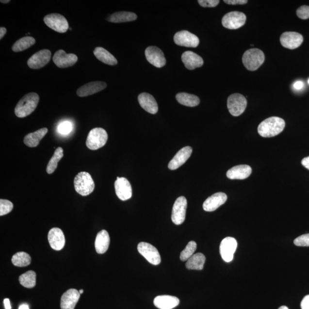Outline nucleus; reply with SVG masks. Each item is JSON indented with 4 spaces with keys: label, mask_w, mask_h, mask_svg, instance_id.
I'll return each mask as SVG.
<instances>
[{
    "label": "nucleus",
    "mask_w": 309,
    "mask_h": 309,
    "mask_svg": "<svg viewBox=\"0 0 309 309\" xmlns=\"http://www.w3.org/2000/svg\"><path fill=\"white\" fill-rule=\"evenodd\" d=\"M63 149L62 147L56 148L53 157L51 158L48 164L47 167L48 174H52L55 172L59 161L63 158Z\"/></svg>",
    "instance_id": "35"
},
{
    "label": "nucleus",
    "mask_w": 309,
    "mask_h": 309,
    "mask_svg": "<svg viewBox=\"0 0 309 309\" xmlns=\"http://www.w3.org/2000/svg\"><path fill=\"white\" fill-rule=\"evenodd\" d=\"M206 261L205 255L202 253L194 254L192 257L187 260L186 267L189 270H202Z\"/></svg>",
    "instance_id": "31"
},
{
    "label": "nucleus",
    "mask_w": 309,
    "mask_h": 309,
    "mask_svg": "<svg viewBox=\"0 0 309 309\" xmlns=\"http://www.w3.org/2000/svg\"><path fill=\"white\" fill-rule=\"evenodd\" d=\"M297 15L302 20H307L309 18V6L307 5L301 6L297 9Z\"/></svg>",
    "instance_id": "41"
},
{
    "label": "nucleus",
    "mask_w": 309,
    "mask_h": 309,
    "mask_svg": "<svg viewBox=\"0 0 309 309\" xmlns=\"http://www.w3.org/2000/svg\"><path fill=\"white\" fill-rule=\"evenodd\" d=\"M72 129V124L69 121H65V122L60 123L57 127L58 132L63 135H68L69 133L71 132Z\"/></svg>",
    "instance_id": "39"
},
{
    "label": "nucleus",
    "mask_w": 309,
    "mask_h": 309,
    "mask_svg": "<svg viewBox=\"0 0 309 309\" xmlns=\"http://www.w3.org/2000/svg\"><path fill=\"white\" fill-rule=\"evenodd\" d=\"M176 98L180 104L187 107H196L200 103L198 97L194 95L185 93V92L178 94L176 95Z\"/></svg>",
    "instance_id": "32"
},
{
    "label": "nucleus",
    "mask_w": 309,
    "mask_h": 309,
    "mask_svg": "<svg viewBox=\"0 0 309 309\" xmlns=\"http://www.w3.org/2000/svg\"><path fill=\"white\" fill-rule=\"evenodd\" d=\"M174 40L177 45L181 47L196 48L199 44V38L187 31L178 32L175 34Z\"/></svg>",
    "instance_id": "12"
},
{
    "label": "nucleus",
    "mask_w": 309,
    "mask_h": 309,
    "mask_svg": "<svg viewBox=\"0 0 309 309\" xmlns=\"http://www.w3.org/2000/svg\"><path fill=\"white\" fill-rule=\"evenodd\" d=\"M181 60L188 69L193 70L201 67L203 60L201 57L191 51H186L181 55Z\"/></svg>",
    "instance_id": "23"
},
{
    "label": "nucleus",
    "mask_w": 309,
    "mask_h": 309,
    "mask_svg": "<svg viewBox=\"0 0 309 309\" xmlns=\"http://www.w3.org/2000/svg\"><path fill=\"white\" fill-rule=\"evenodd\" d=\"M179 299L174 296L163 295L155 297L154 304L159 309H172L179 304Z\"/></svg>",
    "instance_id": "25"
},
{
    "label": "nucleus",
    "mask_w": 309,
    "mask_h": 309,
    "mask_svg": "<svg viewBox=\"0 0 309 309\" xmlns=\"http://www.w3.org/2000/svg\"><path fill=\"white\" fill-rule=\"evenodd\" d=\"M192 152L193 148L190 146H185V147L180 149L169 163V169L171 170H175L179 168L186 163L188 159L191 157Z\"/></svg>",
    "instance_id": "19"
},
{
    "label": "nucleus",
    "mask_w": 309,
    "mask_h": 309,
    "mask_svg": "<svg viewBox=\"0 0 309 309\" xmlns=\"http://www.w3.org/2000/svg\"><path fill=\"white\" fill-rule=\"evenodd\" d=\"M301 163L303 166L309 170V157H306L302 159Z\"/></svg>",
    "instance_id": "46"
},
{
    "label": "nucleus",
    "mask_w": 309,
    "mask_h": 309,
    "mask_svg": "<svg viewBox=\"0 0 309 309\" xmlns=\"http://www.w3.org/2000/svg\"><path fill=\"white\" fill-rule=\"evenodd\" d=\"M199 4L204 8H214L217 6L220 1L219 0H199Z\"/></svg>",
    "instance_id": "42"
},
{
    "label": "nucleus",
    "mask_w": 309,
    "mask_h": 309,
    "mask_svg": "<svg viewBox=\"0 0 309 309\" xmlns=\"http://www.w3.org/2000/svg\"><path fill=\"white\" fill-rule=\"evenodd\" d=\"M18 309H30L27 304H23L20 306Z\"/></svg>",
    "instance_id": "49"
},
{
    "label": "nucleus",
    "mask_w": 309,
    "mask_h": 309,
    "mask_svg": "<svg viewBox=\"0 0 309 309\" xmlns=\"http://www.w3.org/2000/svg\"><path fill=\"white\" fill-rule=\"evenodd\" d=\"M81 297L77 290L71 289L64 293L61 298L62 309H74Z\"/></svg>",
    "instance_id": "22"
},
{
    "label": "nucleus",
    "mask_w": 309,
    "mask_h": 309,
    "mask_svg": "<svg viewBox=\"0 0 309 309\" xmlns=\"http://www.w3.org/2000/svg\"><path fill=\"white\" fill-rule=\"evenodd\" d=\"M308 83L309 84V79L308 80Z\"/></svg>",
    "instance_id": "53"
},
{
    "label": "nucleus",
    "mask_w": 309,
    "mask_h": 309,
    "mask_svg": "<svg viewBox=\"0 0 309 309\" xmlns=\"http://www.w3.org/2000/svg\"><path fill=\"white\" fill-rule=\"evenodd\" d=\"M137 15L133 12H117L107 18L108 21L114 23H126L136 20Z\"/></svg>",
    "instance_id": "30"
},
{
    "label": "nucleus",
    "mask_w": 309,
    "mask_h": 309,
    "mask_svg": "<svg viewBox=\"0 0 309 309\" xmlns=\"http://www.w3.org/2000/svg\"><path fill=\"white\" fill-rule=\"evenodd\" d=\"M51 52L49 49H43L34 53L28 60L29 67L33 69L44 67L50 62Z\"/></svg>",
    "instance_id": "13"
},
{
    "label": "nucleus",
    "mask_w": 309,
    "mask_h": 309,
    "mask_svg": "<svg viewBox=\"0 0 309 309\" xmlns=\"http://www.w3.org/2000/svg\"><path fill=\"white\" fill-rule=\"evenodd\" d=\"M197 244L195 242L190 241L189 244H187L186 247L184 249L181 251L180 255V259L181 261H187L188 260L190 259L195 253L196 250Z\"/></svg>",
    "instance_id": "37"
},
{
    "label": "nucleus",
    "mask_w": 309,
    "mask_h": 309,
    "mask_svg": "<svg viewBox=\"0 0 309 309\" xmlns=\"http://www.w3.org/2000/svg\"><path fill=\"white\" fill-rule=\"evenodd\" d=\"M265 57L262 50L257 49L246 51L242 57V62L248 71H254L259 69L264 62Z\"/></svg>",
    "instance_id": "4"
},
{
    "label": "nucleus",
    "mask_w": 309,
    "mask_h": 309,
    "mask_svg": "<svg viewBox=\"0 0 309 309\" xmlns=\"http://www.w3.org/2000/svg\"><path fill=\"white\" fill-rule=\"evenodd\" d=\"M12 262L16 266L25 267L31 263V258L27 253L21 252L17 253L13 256L12 259Z\"/></svg>",
    "instance_id": "36"
},
{
    "label": "nucleus",
    "mask_w": 309,
    "mask_h": 309,
    "mask_svg": "<svg viewBox=\"0 0 309 309\" xmlns=\"http://www.w3.org/2000/svg\"><path fill=\"white\" fill-rule=\"evenodd\" d=\"M107 84L103 81H92L79 88L76 92L79 97H86L103 91L107 87Z\"/></svg>",
    "instance_id": "21"
},
{
    "label": "nucleus",
    "mask_w": 309,
    "mask_h": 309,
    "mask_svg": "<svg viewBox=\"0 0 309 309\" xmlns=\"http://www.w3.org/2000/svg\"><path fill=\"white\" fill-rule=\"evenodd\" d=\"M78 57L73 53H66L65 50L60 49L55 53L53 57V61L57 67L65 68L75 65L78 62Z\"/></svg>",
    "instance_id": "14"
},
{
    "label": "nucleus",
    "mask_w": 309,
    "mask_h": 309,
    "mask_svg": "<svg viewBox=\"0 0 309 309\" xmlns=\"http://www.w3.org/2000/svg\"><path fill=\"white\" fill-rule=\"evenodd\" d=\"M49 130L47 128H43L36 130L33 133H29L25 136L24 143L25 145L29 147H36L41 140L47 134Z\"/></svg>",
    "instance_id": "28"
},
{
    "label": "nucleus",
    "mask_w": 309,
    "mask_h": 309,
    "mask_svg": "<svg viewBox=\"0 0 309 309\" xmlns=\"http://www.w3.org/2000/svg\"><path fill=\"white\" fill-rule=\"evenodd\" d=\"M138 101L139 104L146 112L151 114L158 113L157 102L151 95L148 93H142L139 95Z\"/></svg>",
    "instance_id": "24"
},
{
    "label": "nucleus",
    "mask_w": 309,
    "mask_h": 309,
    "mask_svg": "<svg viewBox=\"0 0 309 309\" xmlns=\"http://www.w3.org/2000/svg\"><path fill=\"white\" fill-rule=\"evenodd\" d=\"M278 309H289V308L286 306H282V307H280Z\"/></svg>",
    "instance_id": "51"
},
{
    "label": "nucleus",
    "mask_w": 309,
    "mask_h": 309,
    "mask_svg": "<svg viewBox=\"0 0 309 309\" xmlns=\"http://www.w3.org/2000/svg\"><path fill=\"white\" fill-rule=\"evenodd\" d=\"M11 1L9 0H7V1H5V0H1V2L3 3V4H7V3L10 2Z\"/></svg>",
    "instance_id": "50"
},
{
    "label": "nucleus",
    "mask_w": 309,
    "mask_h": 309,
    "mask_svg": "<svg viewBox=\"0 0 309 309\" xmlns=\"http://www.w3.org/2000/svg\"><path fill=\"white\" fill-rule=\"evenodd\" d=\"M83 292H84V291L82 289L81 290V291H79L80 294H82Z\"/></svg>",
    "instance_id": "52"
},
{
    "label": "nucleus",
    "mask_w": 309,
    "mask_h": 309,
    "mask_svg": "<svg viewBox=\"0 0 309 309\" xmlns=\"http://www.w3.org/2000/svg\"><path fill=\"white\" fill-rule=\"evenodd\" d=\"M246 98L240 94H232L228 98V108L234 116H239L244 113L247 107Z\"/></svg>",
    "instance_id": "6"
},
{
    "label": "nucleus",
    "mask_w": 309,
    "mask_h": 309,
    "mask_svg": "<svg viewBox=\"0 0 309 309\" xmlns=\"http://www.w3.org/2000/svg\"><path fill=\"white\" fill-rule=\"evenodd\" d=\"M304 82L301 81H297L294 82V84H293V87L296 90H301V89L304 87Z\"/></svg>",
    "instance_id": "45"
},
{
    "label": "nucleus",
    "mask_w": 309,
    "mask_h": 309,
    "mask_svg": "<svg viewBox=\"0 0 309 309\" xmlns=\"http://www.w3.org/2000/svg\"><path fill=\"white\" fill-rule=\"evenodd\" d=\"M50 246L53 250L60 251L63 249L65 244V235L61 229L53 228L50 229L48 235Z\"/></svg>",
    "instance_id": "18"
},
{
    "label": "nucleus",
    "mask_w": 309,
    "mask_h": 309,
    "mask_svg": "<svg viewBox=\"0 0 309 309\" xmlns=\"http://www.w3.org/2000/svg\"><path fill=\"white\" fill-rule=\"evenodd\" d=\"M6 32H7V30H6L5 28L1 27V28H0V39L1 40L2 38L4 37Z\"/></svg>",
    "instance_id": "48"
},
{
    "label": "nucleus",
    "mask_w": 309,
    "mask_h": 309,
    "mask_svg": "<svg viewBox=\"0 0 309 309\" xmlns=\"http://www.w3.org/2000/svg\"><path fill=\"white\" fill-rule=\"evenodd\" d=\"M44 23L48 27L59 33H65L68 31L69 24L66 19L59 14H52L46 16Z\"/></svg>",
    "instance_id": "8"
},
{
    "label": "nucleus",
    "mask_w": 309,
    "mask_h": 309,
    "mask_svg": "<svg viewBox=\"0 0 309 309\" xmlns=\"http://www.w3.org/2000/svg\"><path fill=\"white\" fill-rule=\"evenodd\" d=\"M110 243V238L108 232L105 230L98 232L95 243L96 251L100 254L106 253L109 247Z\"/></svg>",
    "instance_id": "27"
},
{
    "label": "nucleus",
    "mask_w": 309,
    "mask_h": 309,
    "mask_svg": "<svg viewBox=\"0 0 309 309\" xmlns=\"http://www.w3.org/2000/svg\"><path fill=\"white\" fill-rule=\"evenodd\" d=\"M94 55L100 62L110 65H115L117 60L112 54L102 47H97L94 51Z\"/></svg>",
    "instance_id": "29"
},
{
    "label": "nucleus",
    "mask_w": 309,
    "mask_h": 309,
    "mask_svg": "<svg viewBox=\"0 0 309 309\" xmlns=\"http://www.w3.org/2000/svg\"><path fill=\"white\" fill-rule=\"evenodd\" d=\"M108 138L106 130L102 128H95L89 132L86 146L91 150H97L106 145Z\"/></svg>",
    "instance_id": "5"
},
{
    "label": "nucleus",
    "mask_w": 309,
    "mask_h": 309,
    "mask_svg": "<svg viewBox=\"0 0 309 309\" xmlns=\"http://www.w3.org/2000/svg\"><path fill=\"white\" fill-rule=\"evenodd\" d=\"M39 96L36 93L31 92L25 95L15 107V113L16 116L20 118H24L33 113L36 109L39 103Z\"/></svg>",
    "instance_id": "2"
},
{
    "label": "nucleus",
    "mask_w": 309,
    "mask_h": 309,
    "mask_svg": "<svg viewBox=\"0 0 309 309\" xmlns=\"http://www.w3.org/2000/svg\"><path fill=\"white\" fill-rule=\"evenodd\" d=\"M14 209V205L8 200L0 199V215L4 216L9 214Z\"/></svg>",
    "instance_id": "38"
},
{
    "label": "nucleus",
    "mask_w": 309,
    "mask_h": 309,
    "mask_svg": "<svg viewBox=\"0 0 309 309\" xmlns=\"http://www.w3.org/2000/svg\"><path fill=\"white\" fill-rule=\"evenodd\" d=\"M139 253L144 257L148 262L158 265L161 262V257L157 248L146 242H141L138 246Z\"/></svg>",
    "instance_id": "9"
},
{
    "label": "nucleus",
    "mask_w": 309,
    "mask_h": 309,
    "mask_svg": "<svg viewBox=\"0 0 309 309\" xmlns=\"http://www.w3.org/2000/svg\"><path fill=\"white\" fill-rule=\"evenodd\" d=\"M114 189L116 195L123 201L129 200L132 197L131 185L125 178L117 177V180L114 182Z\"/></svg>",
    "instance_id": "17"
},
{
    "label": "nucleus",
    "mask_w": 309,
    "mask_h": 309,
    "mask_svg": "<svg viewBox=\"0 0 309 309\" xmlns=\"http://www.w3.org/2000/svg\"><path fill=\"white\" fill-rule=\"evenodd\" d=\"M228 199V196L224 193H217L208 197L203 203V208L208 212H212L224 205Z\"/></svg>",
    "instance_id": "20"
},
{
    "label": "nucleus",
    "mask_w": 309,
    "mask_h": 309,
    "mask_svg": "<svg viewBox=\"0 0 309 309\" xmlns=\"http://www.w3.org/2000/svg\"><path fill=\"white\" fill-rule=\"evenodd\" d=\"M237 242L232 237H226L220 244V254L226 262H230L234 259V255L237 248Z\"/></svg>",
    "instance_id": "11"
},
{
    "label": "nucleus",
    "mask_w": 309,
    "mask_h": 309,
    "mask_svg": "<svg viewBox=\"0 0 309 309\" xmlns=\"http://www.w3.org/2000/svg\"><path fill=\"white\" fill-rule=\"evenodd\" d=\"M187 201L185 197L180 196L175 202L171 219L174 224L180 225L185 221Z\"/></svg>",
    "instance_id": "10"
},
{
    "label": "nucleus",
    "mask_w": 309,
    "mask_h": 309,
    "mask_svg": "<svg viewBox=\"0 0 309 309\" xmlns=\"http://www.w3.org/2000/svg\"><path fill=\"white\" fill-rule=\"evenodd\" d=\"M302 309H309V295L305 296L301 304Z\"/></svg>",
    "instance_id": "44"
},
{
    "label": "nucleus",
    "mask_w": 309,
    "mask_h": 309,
    "mask_svg": "<svg viewBox=\"0 0 309 309\" xmlns=\"http://www.w3.org/2000/svg\"><path fill=\"white\" fill-rule=\"evenodd\" d=\"M246 21L244 13L234 11L228 13L222 18L223 26L228 30H237L243 27Z\"/></svg>",
    "instance_id": "7"
},
{
    "label": "nucleus",
    "mask_w": 309,
    "mask_h": 309,
    "mask_svg": "<svg viewBox=\"0 0 309 309\" xmlns=\"http://www.w3.org/2000/svg\"><path fill=\"white\" fill-rule=\"evenodd\" d=\"M252 169L248 165H239L232 167L228 172L226 175L230 179H246L251 174Z\"/></svg>",
    "instance_id": "26"
},
{
    "label": "nucleus",
    "mask_w": 309,
    "mask_h": 309,
    "mask_svg": "<svg viewBox=\"0 0 309 309\" xmlns=\"http://www.w3.org/2000/svg\"><path fill=\"white\" fill-rule=\"evenodd\" d=\"M36 43V40L33 37L27 36L21 38L16 42L12 46V49L14 52H22L24 50L30 49Z\"/></svg>",
    "instance_id": "33"
},
{
    "label": "nucleus",
    "mask_w": 309,
    "mask_h": 309,
    "mask_svg": "<svg viewBox=\"0 0 309 309\" xmlns=\"http://www.w3.org/2000/svg\"><path fill=\"white\" fill-rule=\"evenodd\" d=\"M226 4L228 5H244L248 2L247 0H225Z\"/></svg>",
    "instance_id": "43"
},
{
    "label": "nucleus",
    "mask_w": 309,
    "mask_h": 309,
    "mask_svg": "<svg viewBox=\"0 0 309 309\" xmlns=\"http://www.w3.org/2000/svg\"><path fill=\"white\" fill-rule=\"evenodd\" d=\"M74 186L76 192L85 196L93 192L95 183L91 175L87 172H81L75 178Z\"/></svg>",
    "instance_id": "3"
},
{
    "label": "nucleus",
    "mask_w": 309,
    "mask_h": 309,
    "mask_svg": "<svg viewBox=\"0 0 309 309\" xmlns=\"http://www.w3.org/2000/svg\"><path fill=\"white\" fill-rule=\"evenodd\" d=\"M4 304L5 309H11L10 301L8 298H5L4 300Z\"/></svg>",
    "instance_id": "47"
},
{
    "label": "nucleus",
    "mask_w": 309,
    "mask_h": 309,
    "mask_svg": "<svg viewBox=\"0 0 309 309\" xmlns=\"http://www.w3.org/2000/svg\"><path fill=\"white\" fill-rule=\"evenodd\" d=\"M285 127V120L281 117H270L260 123L258 127V132L263 138H271L279 134Z\"/></svg>",
    "instance_id": "1"
},
{
    "label": "nucleus",
    "mask_w": 309,
    "mask_h": 309,
    "mask_svg": "<svg viewBox=\"0 0 309 309\" xmlns=\"http://www.w3.org/2000/svg\"><path fill=\"white\" fill-rule=\"evenodd\" d=\"M19 281L25 288H33L36 286V274L33 271H28L19 277Z\"/></svg>",
    "instance_id": "34"
},
{
    "label": "nucleus",
    "mask_w": 309,
    "mask_h": 309,
    "mask_svg": "<svg viewBox=\"0 0 309 309\" xmlns=\"http://www.w3.org/2000/svg\"><path fill=\"white\" fill-rule=\"evenodd\" d=\"M294 244L297 246H309V233L301 235L295 239Z\"/></svg>",
    "instance_id": "40"
},
{
    "label": "nucleus",
    "mask_w": 309,
    "mask_h": 309,
    "mask_svg": "<svg viewBox=\"0 0 309 309\" xmlns=\"http://www.w3.org/2000/svg\"><path fill=\"white\" fill-rule=\"evenodd\" d=\"M304 38L302 34L294 32H286L281 34L280 42L282 46L289 49H294L301 46Z\"/></svg>",
    "instance_id": "16"
},
{
    "label": "nucleus",
    "mask_w": 309,
    "mask_h": 309,
    "mask_svg": "<svg viewBox=\"0 0 309 309\" xmlns=\"http://www.w3.org/2000/svg\"><path fill=\"white\" fill-rule=\"evenodd\" d=\"M145 55L147 61L156 67H163L166 63L163 52L157 47H148L145 50Z\"/></svg>",
    "instance_id": "15"
}]
</instances>
